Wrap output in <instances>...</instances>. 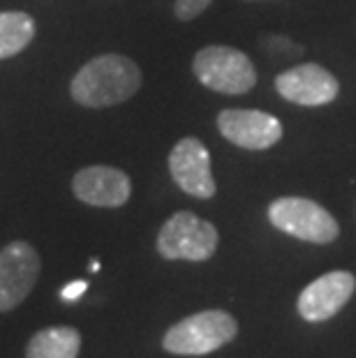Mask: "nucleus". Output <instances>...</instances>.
<instances>
[{"mask_svg":"<svg viewBox=\"0 0 356 358\" xmlns=\"http://www.w3.org/2000/svg\"><path fill=\"white\" fill-rule=\"evenodd\" d=\"M74 196L97 208H120L130 201L132 182L125 171L107 164H93L81 169L72 180Z\"/></svg>","mask_w":356,"mask_h":358,"instance_id":"nucleus-11","label":"nucleus"},{"mask_svg":"<svg viewBox=\"0 0 356 358\" xmlns=\"http://www.w3.org/2000/svg\"><path fill=\"white\" fill-rule=\"evenodd\" d=\"M40 278V255L26 241H12L0 250V312L24 303Z\"/></svg>","mask_w":356,"mask_h":358,"instance_id":"nucleus-6","label":"nucleus"},{"mask_svg":"<svg viewBox=\"0 0 356 358\" xmlns=\"http://www.w3.org/2000/svg\"><path fill=\"white\" fill-rule=\"evenodd\" d=\"M238 324L225 310H204L185 317L166 331L162 347L178 356H204L229 345L236 338Z\"/></svg>","mask_w":356,"mask_h":358,"instance_id":"nucleus-2","label":"nucleus"},{"mask_svg":"<svg viewBox=\"0 0 356 358\" xmlns=\"http://www.w3.org/2000/svg\"><path fill=\"white\" fill-rule=\"evenodd\" d=\"M192 72L201 86L222 95H243L257 86V70L243 51L211 44L197 51Z\"/></svg>","mask_w":356,"mask_h":358,"instance_id":"nucleus-3","label":"nucleus"},{"mask_svg":"<svg viewBox=\"0 0 356 358\" xmlns=\"http://www.w3.org/2000/svg\"><path fill=\"white\" fill-rule=\"evenodd\" d=\"M269 222L287 236L320 245L333 243L340 234L336 217L324 206L306 196H280L271 201Z\"/></svg>","mask_w":356,"mask_h":358,"instance_id":"nucleus-4","label":"nucleus"},{"mask_svg":"<svg viewBox=\"0 0 356 358\" xmlns=\"http://www.w3.org/2000/svg\"><path fill=\"white\" fill-rule=\"evenodd\" d=\"M356 289V278L347 271H331L327 275H320L303 289L297 310L306 322H327L336 317L347 303Z\"/></svg>","mask_w":356,"mask_h":358,"instance_id":"nucleus-10","label":"nucleus"},{"mask_svg":"<svg viewBox=\"0 0 356 358\" xmlns=\"http://www.w3.org/2000/svg\"><path fill=\"white\" fill-rule=\"evenodd\" d=\"M211 3H213V0H176L173 14H176V19L180 21H192L199 17L204 10H208Z\"/></svg>","mask_w":356,"mask_h":358,"instance_id":"nucleus-14","label":"nucleus"},{"mask_svg":"<svg viewBox=\"0 0 356 358\" xmlns=\"http://www.w3.org/2000/svg\"><path fill=\"white\" fill-rule=\"evenodd\" d=\"M81 335L70 326H51L35 333L28 342L26 358H77Z\"/></svg>","mask_w":356,"mask_h":358,"instance_id":"nucleus-12","label":"nucleus"},{"mask_svg":"<svg viewBox=\"0 0 356 358\" xmlns=\"http://www.w3.org/2000/svg\"><path fill=\"white\" fill-rule=\"evenodd\" d=\"M276 90L283 100L297 106H324L338 97L340 83L327 67L301 63L278 74Z\"/></svg>","mask_w":356,"mask_h":358,"instance_id":"nucleus-8","label":"nucleus"},{"mask_svg":"<svg viewBox=\"0 0 356 358\" xmlns=\"http://www.w3.org/2000/svg\"><path fill=\"white\" fill-rule=\"evenodd\" d=\"M218 229L190 210H178L157 234V252L169 262H206L218 250Z\"/></svg>","mask_w":356,"mask_h":358,"instance_id":"nucleus-5","label":"nucleus"},{"mask_svg":"<svg viewBox=\"0 0 356 358\" xmlns=\"http://www.w3.org/2000/svg\"><path fill=\"white\" fill-rule=\"evenodd\" d=\"M169 171L173 182L197 199L215 196V180L211 173V153L197 136L180 139L169 153Z\"/></svg>","mask_w":356,"mask_h":358,"instance_id":"nucleus-9","label":"nucleus"},{"mask_svg":"<svg viewBox=\"0 0 356 358\" xmlns=\"http://www.w3.org/2000/svg\"><path fill=\"white\" fill-rule=\"evenodd\" d=\"M141 88V70L134 60L120 53H102L88 60L74 74L70 93L74 102L88 109L120 104Z\"/></svg>","mask_w":356,"mask_h":358,"instance_id":"nucleus-1","label":"nucleus"},{"mask_svg":"<svg viewBox=\"0 0 356 358\" xmlns=\"http://www.w3.org/2000/svg\"><path fill=\"white\" fill-rule=\"evenodd\" d=\"M218 129L227 141L245 150H269L283 139V123L259 109H222Z\"/></svg>","mask_w":356,"mask_h":358,"instance_id":"nucleus-7","label":"nucleus"},{"mask_svg":"<svg viewBox=\"0 0 356 358\" xmlns=\"http://www.w3.org/2000/svg\"><path fill=\"white\" fill-rule=\"evenodd\" d=\"M35 37V21L26 12H0V60L17 56Z\"/></svg>","mask_w":356,"mask_h":358,"instance_id":"nucleus-13","label":"nucleus"},{"mask_svg":"<svg viewBox=\"0 0 356 358\" xmlns=\"http://www.w3.org/2000/svg\"><path fill=\"white\" fill-rule=\"evenodd\" d=\"M86 289H88V282L86 280H74L67 287H63V292H60V299L67 301V303H72V301H77L79 296L86 292Z\"/></svg>","mask_w":356,"mask_h":358,"instance_id":"nucleus-15","label":"nucleus"}]
</instances>
